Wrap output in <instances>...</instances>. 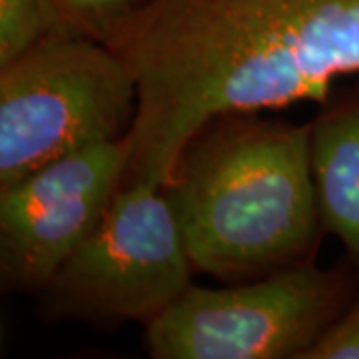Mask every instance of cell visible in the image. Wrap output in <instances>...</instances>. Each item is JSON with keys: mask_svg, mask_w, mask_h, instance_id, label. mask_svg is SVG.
I'll return each instance as SVG.
<instances>
[{"mask_svg": "<svg viewBox=\"0 0 359 359\" xmlns=\"http://www.w3.org/2000/svg\"><path fill=\"white\" fill-rule=\"evenodd\" d=\"M150 0H46L60 32L108 42Z\"/></svg>", "mask_w": 359, "mask_h": 359, "instance_id": "cell-8", "label": "cell"}, {"mask_svg": "<svg viewBox=\"0 0 359 359\" xmlns=\"http://www.w3.org/2000/svg\"><path fill=\"white\" fill-rule=\"evenodd\" d=\"M309 154L323 231L344 244L359 269V96L309 124Z\"/></svg>", "mask_w": 359, "mask_h": 359, "instance_id": "cell-7", "label": "cell"}, {"mask_svg": "<svg viewBox=\"0 0 359 359\" xmlns=\"http://www.w3.org/2000/svg\"><path fill=\"white\" fill-rule=\"evenodd\" d=\"M304 359H359V299L321 335Z\"/></svg>", "mask_w": 359, "mask_h": 359, "instance_id": "cell-10", "label": "cell"}, {"mask_svg": "<svg viewBox=\"0 0 359 359\" xmlns=\"http://www.w3.org/2000/svg\"><path fill=\"white\" fill-rule=\"evenodd\" d=\"M138 86L106 42L54 32L0 66V188L58 158L126 136Z\"/></svg>", "mask_w": 359, "mask_h": 359, "instance_id": "cell-3", "label": "cell"}, {"mask_svg": "<svg viewBox=\"0 0 359 359\" xmlns=\"http://www.w3.org/2000/svg\"><path fill=\"white\" fill-rule=\"evenodd\" d=\"M130 134L36 168L0 188L4 290L40 294L124 186Z\"/></svg>", "mask_w": 359, "mask_h": 359, "instance_id": "cell-6", "label": "cell"}, {"mask_svg": "<svg viewBox=\"0 0 359 359\" xmlns=\"http://www.w3.org/2000/svg\"><path fill=\"white\" fill-rule=\"evenodd\" d=\"M60 32L46 0H0V66Z\"/></svg>", "mask_w": 359, "mask_h": 359, "instance_id": "cell-9", "label": "cell"}, {"mask_svg": "<svg viewBox=\"0 0 359 359\" xmlns=\"http://www.w3.org/2000/svg\"><path fill=\"white\" fill-rule=\"evenodd\" d=\"M106 44L138 86L124 184L164 188L210 120L325 102L359 74V0H150Z\"/></svg>", "mask_w": 359, "mask_h": 359, "instance_id": "cell-1", "label": "cell"}, {"mask_svg": "<svg viewBox=\"0 0 359 359\" xmlns=\"http://www.w3.org/2000/svg\"><path fill=\"white\" fill-rule=\"evenodd\" d=\"M164 192L196 273L236 283L313 259L323 226L309 124L218 116L186 144Z\"/></svg>", "mask_w": 359, "mask_h": 359, "instance_id": "cell-2", "label": "cell"}, {"mask_svg": "<svg viewBox=\"0 0 359 359\" xmlns=\"http://www.w3.org/2000/svg\"><path fill=\"white\" fill-rule=\"evenodd\" d=\"M194 273L164 188L130 182L40 292V311L98 325L148 323L192 287Z\"/></svg>", "mask_w": 359, "mask_h": 359, "instance_id": "cell-5", "label": "cell"}, {"mask_svg": "<svg viewBox=\"0 0 359 359\" xmlns=\"http://www.w3.org/2000/svg\"><path fill=\"white\" fill-rule=\"evenodd\" d=\"M351 299V276L313 259L224 287L192 285L146 323V349L154 359H304Z\"/></svg>", "mask_w": 359, "mask_h": 359, "instance_id": "cell-4", "label": "cell"}]
</instances>
